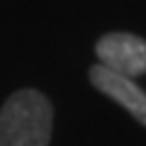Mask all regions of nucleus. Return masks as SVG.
<instances>
[{"mask_svg": "<svg viewBox=\"0 0 146 146\" xmlns=\"http://www.w3.org/2000/svg\"><path fill=\"white\" fill-rule=\"evenodd\" d=\"M88 78L93 83L95 90H100L102 95H107L112 102H117L119 107H124L141 127H146V90L139 88L134 83V78H127L119 73L105 68L102 63L90 66Z\"/></svg>", "mask_w": 146, "mask_h": 146, "instance_id": "nucleus-3", "label": "nucleus"}, {"mask_svg": "<svg viewBox=\"0 0 146 146\" xmlns=\"http://www.w3.org/2000/svg\"><path fill=\"white\" fill-rule=\"evenodd\" d=\"M95 56L105 68L139 78L146 76V39L131 32H107L95 42Z\"/></svg>", "mask_w": 146, "mask_h": 146, "instance_id": "nucleus-2", "label": "nucleus"}, {"mask_svg": "<svg viewBox=\"0 0 146 146\" xmlns=\"http://www.w3.org/2000/svg\"><path fill=\"white\" fill-rule=\"evenodd\" d=\"M54 107L42 90H15L0 110V146H49Z\"/></svg>", "mask_w": 146, "mask_h": 146, "instance_id": "nucleus-1", "label": "nucleus"}]
</instances>
